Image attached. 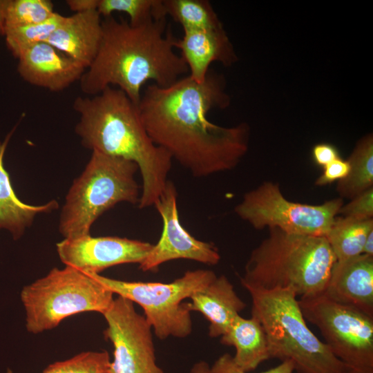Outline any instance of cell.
Returning <instances> with one entry per match:
<instances>
[{
    "label": "cell",
    "instance_id": "obj_11",
    "mask_svg": "<svg viewBox=\"0 0 373 373\" xmlns=\"http://www.w3.org/2000/svg\"><path fill=\"white\" fill-rule=\"evenodd\" d=\"M102 315L104 336L113 346L111 373H164L156 364L152 327L134 303L118 296Z\"/></svg>",
    "mask_w": 373,
    "mask_h": 373
},
{
    "label": "cell",
    "instance_id": "obj_19",
    "mask_svg": "<svg viewBox=\"0 0 373 373\" xmlns=\"http://www.w3.org/2000/svg\"><path fill=\"white\" fill-rule=\"evenodd\" d=\"M15 129L0 142V229L8 231L17 240L32 225L37 215L49 213L57 209L59 204L56 200L41 205L28 204L21 201L15 194L9 174L3 166L5 152Z\"/></svg>",
    "mask_w": 373,
    "mask_h": 373
},
{
    "label": "cell",
    "instance_id": "obj_10",
    "mask_svg": "<svg viewBox=\"0 0 373 373\" xmlns=\"http://www.w3.org/2000/svg\"><path fill=\"white\" fill-rule=\"evenodd\" d=\"M305 320L352 373H373V317L321 294L298 299Z\"/></svg>",
    "mask_w": 373,
    "mask_h": 373
},
{
    "label": "cell",
    "instance_id": "obj_24",
    "mask_svg": "<svg viewBox=\"0 0 373 373\" xmlns=\"http://www.w3.org/2000/svg\"><path fill=\"white\" fill-rule=\"evenodd\" d=\"M64 19V16L55 12L51 17L41 23L6 28L4 37L7 48L17 58L25 50L46 42Z\"/></svg>",
    "mask_w": 373,
    "mask_h": 373
},
{
    "label": "cell",
    "instance_id": "obj_1",
    "mask_svg": "<svg viewBox=\"0 0 373 373\" xmlns=\"http://www.w3.org/2000/svg\"><path fill=\"white\" fill-rule=\"evenodd\" d=\"M229 104L223 77L209 70L201 83L187 75L166 87L147 86L137 107L153 142L203 178L234 169L248 151V124L224 127L207 118L211 110Z\"/></svg>",
    "mask_w": 373,
    "mask_h": 373
},
{
    "label": "cell",
    "instance_id": "obj_12",
    "mask_svg": "<svg viewBox=\"0 0 373 373\" xmlns=\"http://www.w3.org/2000/svg\"><path fill=\"white\" fill-rule=\"evenodd\" d=\"M177 198L176 187L168 180L154 204L162 220V234L139 265L143 271H155L162 264L173 260H191L208 265H216L220 260L218 250L213 243L196 239L183 227L179 218Z\"/></svg>",
    "mask_w": 373,
    "mask_h": 373
},
{
    "label": "cell",
    "instance_id": "obj_23",
    "mask_svg": "<svg viewBox=\"0 0 373 373\" xmlns=\"http://www.w3.org/2000/svg\"><path fill=\"white\" fill-rule=\"evenodd\" d=\"M166 15L180 24L183 30L223 27L211 4L207 0H163Z\"/></svg>",
    "mask_w": 373,
    "mask_h": 373
},
{
    "label": "cell",
    "instance_id": "obj_20",
    "mask_svg": "<svg viewBox=\"0 0 373 373\" xmlns=\"http://www.w3.org/2000/svg\"><path fill=\"white\" fill-rule=\"evenodd\" d=\"M220 343L235 347L233 361L242 371L250 372L262 362L270 359L263 328L252 316L250 318H245L240 315L236 316L228 330L221 336Z\"/></svg>",
    "mask_w": 373,
    "mask_h": 373
},
{
    "label": "cell",
    "instance_id": "obj_7",
    "mask_svg": "<svg viewBox=\"0 0 373 373\" xmlns=\"http://www.w3.org/2000/svg\"><path fill=\"white\" fill-rule=\"evenodd\" d=\"M21 300L28 332L38 334L56 327L65 318L85 312L103 314L113 293L91 274L66 266L23 287Z\"/></svg>",
    "mask_w": 373,
    "mask_h": 373
},
{
    "label": "cell",
    "instance_id": "obj_35",
    "mask_svg": "<svg viewBox=\"0 0 373 373\" xmlns=\"http://www.w3.org/2000/svg\"><path fill=\"white\" fill-rule=\"evenodd\" d=\"M6 0H0V35L4 36L5 33V8Z\"/></svg>",
    "mask_w": 373,
    "mask_h": 373
},
{
    "label": "cell",
    "instance_id": "obj_21",
    "mask_svg": "<svg viewBox=\"0 0 373 373\" xmlns=\"http://www.w3.org/2000/svg\"><path fill=\"white\" fill-rule=\"evenodd\" d=\"M347 175L337 182L336 191L341 199L352 200L373 188V136L368 134L356 144L347 160Z\"/></svg>",
    "mask_w": 373,
    "mask_h": 373
},
{
    "label": "cell",
    "instance_id": "obj_29",
    "mask_svg": "<svg viewBox=\"0 0 373 373\" xmlns=\"http://www.w3.org/2000/svg\"><path fill=\"white\" fill-rule=\"evenodd\" d=\"M291 361H283L280 365L260 373H293ZM211 373H250L239 369L233 363L232 356L225 353L220 356L211 367Z\"/></svg>",
    "mask_w": 373,
    "mask_h": 373
},
{
    "label": "cell",
    "instance_id": "obj_4",
    "mask_svg": "<svg viewBox=\"0 0 373 373\" xmlns=\"http://www.w3.org/2000/svg\"><path fill=\"white\" fill-rule=\"evenodd\" d=\"M335 262L325 237L271 228L251 251L240 283L267 290L289 289L300 298L316 296L324 293Z\"/></svg>",
    "mask_w": 373,
    "mask_h": 373
},
{
    "label": "cell",
    "instance_id": "obj_22",
    "mask_svg": "<svg viewBox=\"0 0 373 373\" xmlns=\"http://www.w3.org/2000/svg\"><path fill=\"white\" fill-rule=\"evenodd\" d=\"M372 230L373 219L358 220L336 217L325 236L336 261L362 254L366 238Z\"/></svg>",
    "mask_w": 373,
    "mask_h": 373
},
{
    "label": "cell",
    "instance_id": "obj_2",
    "mask_svg": "<svg viewBox=\"0 0 373 373\" xmlns=\"http://www.w3.org/2000/svg\"><path fill=\"white\" fill-rule=\"evenodd\" d=\"M97 53L79 80L90 96L117 86L136 105L149 81L160 87L171 85L189 73L182 57L174 51L177 39L166 30V18L151 19L131 26L112 15L102 20Z\"/></svg>",
    "mask_w": 373,
    "mask_h": 373
},
{
    "label": "cell",
    "instance_id": "obj_25",
    "mask_svg": "<svg viewBox=\"0 0 373 373\" xmlns=\"http://www.w3.org/2000/svg\"><path fill=\"white\" fill-rule=\"evenodd\" d=\"M97 11L104 18L114 12H124L128 16L131 26L166 17L163 0H98Z\"/></svg>",
    "mask_w": 373,
    "mask_h": 373
},
{
    "label": "cell",
    "instance_id": "obj_27",
    "mask_svg": "<svg viewBox=\"0 0 373 373\" xmlns=\"http://www.w3.org/2000/svg\"><path fill=\"white\" fill-rule=\"evenodd\" d=\"M106 351L84 352L64 361L50 364L41 373H111ZM4 373H13L8 369Z\"/></svg>",
    "mask_w": 373,
    "mask_h": 373
},
{
    "label": "cell",
    "instance_id": "obj_32",
    "mask_svg": "<svg viewBox=\"0 0 373 373\" xmlns=\"http://www.w3.org/2000/svg\"><path fill=\"white\" fill-rule=\"evenodd\" d=\"M98 0H68L66 4L68 8L75 12H82L88 10H97Z\"/></svg>",
    "mask_w": 373,
    "mask_h": 373
},
{
    "label": "cell",
    "instance_id": "obj_33",
    "mask_svg": "<svg viewBox=\"0 0 373 373\" xmlns=\"http://www.w3.org/2000/svg\"><path fill=\"white\" fill-rule=\"evenodd\" d=\"M362 254L373 256V230L370 231L366 238Z\"/></svg>",
    "mask_w": 373,
    "mask_h": 373
},
{
    "label": "cell",
    "instance_id": "obj_5",
    "mask_svg": "<svg viewBox=\"0 0 373 373\" xmlns=\"http://www.w3.org/2000/svg\"><path fill=\"white\" fill-rule=\"evenodd\" d=\"M243 287L251 298V316L263 328L270 358L291 361L297 373H352L307 327L292 290Z\"/></svg>",
    "mask_w": 373,
    "mask_h": 373
},
{
    "label": "cell",
    "instance_id": "obj_3",
    "mask_svg": "<svg viewBox=\"0 0 373 373\" xmlns=\"http://www.w3.org/2000/svg\"><path fill=\"white\" fill-rule=\"evenodd\" d=\"M73 108L79 115L75 131L83 146L134 162L142 181L138 207L154 206L169 180L173 160L149 136L137 105L110 86L91 97H77Z\"/></svg>",
    "mask_w": 373,
    "mask_h": 373
},
{
    "label": "cell",
    "instance_id": "obj_15",
    "mask_svg": "<svg viewBox=\"0 0 373 373\" xmlns=\"http://www.w3.org/2000/svg\"><path fill=\"white\" fill-rule=\"evenodd\" d=\"M323 295L373 317V256L336 261Z\"/></svg>",
    "mask_w": 373,
    "mask_h": 373
},
{
    "label": "cell",
    "instance_id": "obj_26",
    "mask_svg": "<svg viewBox=\"0 0 373 373\" xmlns=\"http://www.w3.org/2000/svg\"><path fill=\"white\" fill-rule=\"evenodd\" d=\"M55 12L53 3L49 0H6V28L41 23Z\"/></svg>",
    "mask_w": 373,
    "mask_h": 373
},
{
    "label": "cell",
    "instance_id": "obj_9",
    "mask_svg": "<svg viewBox=\"0 0 373 373\" xmlns=\"http://www.w3.org/2000/svg\"><path fill=\"white\" fill-rule=\"evenodd\" d=\"M343 204L340 198L316 205L289 201L278 184L265 181L245 193L234 211L258 230L277 228L290 234L325 237Z\"/></svg>",
    "mask_w": 373,
    "mask_h": 373
},
{
    "label": "cell",
    "instance_id": "obj_28",
    "mask_svg": "<svg viewBox=\"0 0 373 373\" xmlns=\"http://www.w3.org/2000/svg\"><path fill=\"white\" fill-rule=\"evenodd\" d=\"M342 217L358 220L373 219V188L350 200L340 208Z\"/></svg>",
    "mask_w": 373,
    "mask_h": 373
},
{
    "label": "cell",
    "instance_id": "obj_31",
    "mask_svg": "<svg viewBox=\"0 0 373 373\" xmlns=\"http://www.w3.org/2000/svg\"><path fill=\"white\" fill-rule=\"evenodd\" d=\"M312 155L314 163L323 167L341 157L338 149L329 143L316 144L312 149Z\"/></svg>",
    "mask_w": 373,
    "mask_h": 373
},
{
    "label": "cell",
    "instance_id": "obj_14",
    "mask_svg": "<svg viewBox=\"0 0 373 373\" xmlns=\"http://www.w3.org/2000/svg\"><path fill=\"white\" fill-rule=\"evenodd\" d=\"M17 72L26 82L60 92L79 81L86 68L47 42L36 44L17 58Z\"/></svg>",
    "mask_w": 373,
    "mask_h": 373
},
{
    "label": "cell",
    "instance_id": "obj_18",
    "mask_svg": "<svg viewBox=\"0 0 373 373\" xmlns=\"http://www.w3.org/2000/svg\"><path fill=\"white\" fill-rule=\"evenodd\" d=\"M186 303L189 310L201 313L209 322V335L222 336L245 307L233 285L224 275L216 276L204 288L195 292Z\"/></svg>",
    "mask_w": 373,
    "mask_h": 373
},
{
    "label": "cell",
    "instance_id": "obj_30",
    "mask_svg": "<svg viewBox=\"0 0 373 373\" xmlns=\"http://www.w3.org/2000/svg\"><path fill=\"white\" fill-rule=\"evenodd\" d=\"M350 171L348 161L341 157L336 159L323 167L322 174L316 180V186H322L344 179Z\"/></svg>",
    "mask_w": 373,
    "mask_h": 373
},
{
    "label": "cell",
    "instance_id": "obj_8",
    "mask_svg": "<svg viewBox=\"0 0 373 373\" xmlns=\"http://www.w3.org/2000/svg\"><path fill=\"white\" fill-rule=\"evenodd\" d=\"M113 294L138 304L162 340L187 337L192 332L191 312L183 300L204 288L217 276L208 269L186 271L169 283L125 281L90 274Z\"/></svg>",
    "mask_w": 373,
    "mask_h": 373
},
{
    "label": "cell",
    "instance_id": "obj_16",
    "mask_svg": "<svg viewBox=\"0 0 373 373\" xmlns=\"http://www.w3.org/2000/svg\"><path fill=\"white\" fill-rule=\"evenodd\" d=\"M176 39L175 48L181 52L189 75L193 81L202 82L214 61L231 66L237 59L233 47L223 27L212 29L183 30Z\"/></svg>",
    "mask_w": 373,
    "mask_h": 373
},
{
    "label": "cell",
    "instance_id": "obj_13",
    "mask_svg": "<svg viewBox=\"0 0 373 373\" xmlns=\"http://www.w3.org/2000/svg\"><path fill=\"white\" fill-rule=\"evenodd\" d=\"M148 242L117 236L64 238L57 243V251L66 265L87 274H99L122 264H140L152 248Z\"/></svg>",
    "mask_w": 373,
    "mask_h": 373
},
{
    "label": "cell",
    "instance_id": "obj_17",
    "mask_svg": "<svg viewBox=\"0 0 373 373\" xmlns=\"http://www.w3.org/2000/svg\"><path fill=\"white\" fill-rule=\"evenodd\" d=\"M102 22L96 10L75 12L64 17L46 42L87 68L101 44Z\"/></svg>",
    "mask_w": 373,
    "mask_h": 373
},
{
    "label": "cell",
    "instance_id": "obj_6",
    "mask_svg": "<svg viewBox=\"0 0 373 373\" xmlns=\"http://www.w3.org/2000/svg\"><path fill=\"white\" fill-rule=\"evenodd\" d=\"M133 161L93 151L82 174L69 189L62 207L59 231L64 238L90 235L95 221L119 202L138 204L140 186Z\"/></svg>",
    "mask_w": 373,
    "mask_h": 373
},
{
    "label": "cell",
    "instance_id": "obj_34",
    "mask_svg": "<svg viewBox=\"0 0 373 373\" xmlns=\"http://www.w3.org/2000/svg\"><path fill=\"white\" fill-rule=\"evenodd\" d=\"M190 373H211V367L207 363L200 361L192 367Z\"/></svg>",
    "mask_w": 373,
    "mask_h": 373
}]
</instances>
